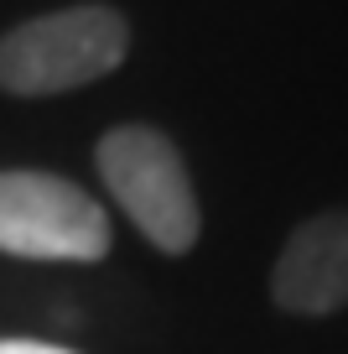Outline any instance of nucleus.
Instances as JSON below:
<instances>
[{"label":"nucleus","mask_w":348,"mask_h":354,"mask_svg":"<svg viewBox=\"0 0 348 354\" xmlns=\"http://www.w3.org/2000/svg\"><path fill=\"white\" fill-rule=\"evenodd\" d=\"M94 167L104 177L109 198L125 209V219L146 234L162 255H187L203 234V209L193 193L182 151L156 125H115L99 136Z\"/></svg>","instance_id":"nucleus-2"},{"label":"nucleus","mask_w":348,"mask_h":354,"mask_svg":"<svg viewBox=\"0 0 348 354\" xmlns=\"http://www.w3.org/2000/svg\"><path fill=\"white\" fill-rule=\"evenodd\" d=\"M109 245H115L109 214L99 209L94 193L37 167L0 172V255L88 266L104 261Z\"/></svg>","instance_id":"nucleus-3"},{"label":"nucleus","mask_w":348,"mask_h":354,"mask_svg":"<svg viewBox=\"0 0 348 354\" xmlns=\"http://www.w3.org/2000/svg\"><path fill=\"white\" fill-rule=\"evenodd\" d=\"M130 53V21L115 6H63L32 16L0 37V94L52 100L84 84H99Z\"/></svg>","instance_id":"nucleus-1"},{"label":"nucleus","mask_w":348,"mask_h":354,"mask_svg":"<svg viewBox=\"0 0 348 354\" xmlns=\"http://www.w3.org/2000/svg\"><path fill=\"white\" fill-rule=\"evenodd\" d=\"M0 354H78L63 344H42V339H0Z\"/></svg>","instance_id":"nucleus-5"},{"label":"nucleus","mask_w":348,"mask_h":354,"mask_svg":"<svg viewBox=\"0 0 348 354\" xmlns=\"http://www.w3.org/2000/svg\"><path fill=\"white\" fill-rule=\"evenodd\" d=\"M271 297L296 318H333L348 308V209L296 224L271 266Z\"/></svg>","instance_id":"nucleus-4"}]
</instances>
